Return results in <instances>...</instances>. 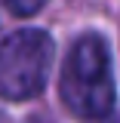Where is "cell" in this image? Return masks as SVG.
<instances>
[{"instance_id":"3","label":"cell","mask_w":120,"mask_h":123,"mask_svg":"<svg viewBox=\"0 0 120 123\" xmlns=\"http://www.w3.org/2000/svg\"><path fill=\"white\" fill-rule=\"evenodd\" d=\"M6 3V9L15 15H34V12H40L46 6V0H3Z\"/></svg>"},{"instance_id":"2","label":"cell","mask_w":120,"mask_h":123,"mask_svg":"<svg viewBox=\"0 0 120 123\" xmlns=\"http://www.w3.org/2000/svg\"><path fill=\"white\" fill-rule=\"evenodd\" d=\"M56 43L40 28H22L0 40V95L25 102L46 89Z\"/></svg>"},{"instance_id":"1","label":"cell","mask_w":120,"mask_h":123,"mask_svg":"<svg viewBox=\"0 0 120 123\" xmlns=\"http://www.w3.org/2000/svg\"><path fill=\"white\" fill-rule=\"evenodd\" d=\"M59 95L77 117H108L114 108V71L111 49L102 34H80L68 49V59L59 74Z\"/></svg>"},{"instance_id":"4","label":"cell","mask_w":120,"mask_h":123,"mask_svg":"<svg viewBox=\"0 0 120 123\" xmlns=\"http://www.w3.org/2000/svg\"><path fill=\"white\" fill-rule=\"evenodd\" d=\"M0 123H6V117H3V114H0Z\"/></svg>"}]
</instances>
